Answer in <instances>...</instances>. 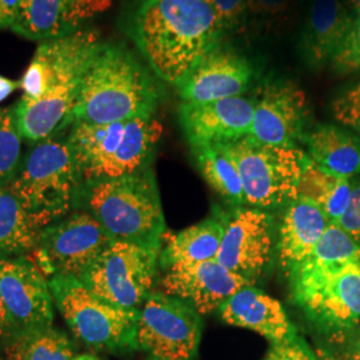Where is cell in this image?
Listing matches in <instances>:
<instances>
[{
    "label": "cell",
    "instance_id": "25",
    "mask_svg": "<svg viewBox=\"0 0 360 360\" xmlns=\"http://www.w3.org/2000/svg\"><path fill=\"white\" fill-rule=\"evenodd\" d=\"M351 188L348 178L330 172L309 159L296 186L295 198L315 205L330 221H336L347 207Z\"/></svg>",
    "mask_w": 360,
    "mask_h": 360
},
{
    "label": "cell",
    "instance_id": "17",
    "mask_svg": "<svg viewBox=\"0 0 360 360\" xmlns=\"http://www.w3.org/2000/svg\"><path fill=\"white\" fill-rule=\"evenodd\" d=\"M255 102L242 96L206 103L183 102L179 122L193 150L236 142L250 135Z\"/></svg>",
    "mask_w": 360,
    "mask_h": 360
},
{
    "label": "cell",
    "instance_id": "37",
    "mask_svg": "<svg viewBox=\"0 0 360 360\" xmlns=\"http://www.w3.org/2000/svg\"><path fill=\"white\" fill-rule=\"evenodd\" d=\"M20 1L22 0H0V30L13 26Z\"/></svg>",
    "mask_w": 360,
    "mask_h": 360
},
{
    "label": "cell",
    "instance_id": "39",
    "mask_svg": "<svg viewBox=\"0 0 360 360\" xmlns=\"http://www.w3.org/2000/svg\"><path fill=\"white\" fill-rule=\"evenodd\" d=\"M11 331H13V324H11L8 312H7L4 302H3V296L0 292V338L1 336L6 338Z\"/></svg>",
    "mask_w": 360,
    "mask_h": 360
},
{
    "label": "cell",
    "instance_id": "11",
    "mask_svg": "<svg viewBox=\"0 0 360 360\" xmlns=\"http://www.w3.org/2000/svg\"><path fill=\"white\" fill-rule=\"evenodd\" d=\"M202 315L190 303L151 292L139 309L136 349L155 359L193 360L202 338Z\"/></svg>",
    "mask_w": 360,
    "mask_h": 360
},
{
    "label": "cell",
    "instance_id": "22",
    "mask_svg": "<svg viewBox=\"0 0 360 360\" xmlns=\"http://www.w3.org/2000/svg\"><path fill=\"white\" fill-rule=\"evenodd\" d=\"M330 223L321 208L304 199L287 203L276 242L278 257L287 274L311 255Z\"/></svg>",
    "mask_w": 360,
    "mask_h": 360
},
{
    "label": "cell",
    "instance_id": "3",
    "mask_svg": "<svg viewBox=\"0 0 360 360\" xmlns=\"http://www.w3.org/2000/svg\"><path fill=\"white\" fill-rule=\"evenodd\" d=\"M160 91L126 49L99 43L82 77L70 124H104L154 117Z\"/></svg>",
    "mask_w": 360,
    "mask_h": 360
},
{
    "label": "cell",
    "instance_id": "19",
    "mask_svg": "<svg viewBox=\"0 0 360 360\" xmlns=\"http://www.w3.org/2000/svg\"><path fill=\"white\" fill-rule=\"evenodd\" d=\"M254 68L243 56L219 50L211 52L180 83V98L188 103H206L236 98L250 89Z\"/></svg>",
    "mask_w": 360,
    "mask_h": 360
},
{
    "label": "cell",
    "instance_id": "16",
    "mask_svg": "<svg viewBox=\"0 0 360 360\" xmlns=\"http://www.w3.org/2000/svg\"><path fill=\"white\" fill-rule=\"evenodd\" d=\"M0 292L13 331L52 326L55 302L50 283L27 259L0 257Z\"/></svg>",
    "mask_w": 360,
    "mask_h": 360
},
{
    "label": "cell",
    "instance_id": "28",
    "mask_svg": "<svg viewBox=\"0 0 360 360\" xmlns=\"http://www.w3.org/2000/svg\"><path fill=\"white\" fill-rule=\"evenodd\" d=\"M193 153L199 172L224 200L233 206L245 205L240 174L223 146L202 147Z\"/></svg>",
    "mask_w": 360,
    "mask_h": 360
},
{
    "label": "cell",
    "instance_id": "23",
    "mask_svg": "<svg viewBox=\"0 0 360 360\" xmlns=\"http://www.w3.org/2000/svg\"><path fill=\"white\" fill-rule=\"evenodd\" d=\"M303 142L318 166L348 179L360 174V141L346 129L322 124L306 134Z\"/></svg>",
    "mask_w": 360,
    "mask_h": 360
},
{
    "label": "cell",
    "instance_id": "26",
    "mask_svg": "<svg viewBox=\"0 0 360 360\" xmlns=\"http://www.w3.org/2000/svg\"><path fill=\"white\" fill-rule=\"evenodd\" d=\"M7 360H72L74 346L67 335L53 326L13 330L6 336Z\"/></svg>",
    "mask_w": 360,
    "mask_h": 360
},
{
    "label": "cell",
    "instance_id": "29",
    "mask_svg": "<svg viewBox=\"0 0 360 360\" xmlns=\"http://www.w3.org/2000/svg\"><path fill=\"white\" fill-rule=\"evenodd\" d=\"M359 257L360 245L355 240H352L336 223L331 221L327 230L323 233L321 240L318 242V245H315L311 255L300 266H297L295 270L304 269V267L334 264V263L347 262Z\"/></svg>",
    "mask_w": 360,
    "mask_h": 360
},
{
    "label": "cell",
    "instance_id": "13",
    "mask_svg": "<svg viewBox=\"0 0 360 360\" xmlns=\"http://www.w3.org/2000/svg\"><path fill=\"white\" fill-rule=\"evenodd\" d=\"M275 250L274 220L254 207L236 208L227 221L217 262L252 282L269 267Z\"/></svg>",
    "mask_w": 360,
    "mask_h": 360
},
{
    "label": "cell",
    "instance_id": "8",
    "mask_svg": "<svg viewBox=\"0 0 360 360\" xmlns=\"http://www.w3.org/2000/svg\"><path fill=\"white\" fill-rule=\"evenodd\" d=\"M49 283L56 307L80 342L98 349H136L139 309L105 302L75 276L52 275Z\"/></svg>",
    "mask_w": 360,
    "mask_h": 360
},
{
    "label": "cell",
    "instance_id": "40",
    "mask_svg": "<svg viewBox=\"0 0 360 360\" xmlns=\"http://www.w3.org/2000/svg\"><path fill=\"white\" fill-rule=\"evenodd\" d=\"M347 356L351 360H360V326L352 333Z\"/></svg>",
    "mask_w": 360,
    "mask_h": 360
},
{
    "label": "cell",
    "instance_id": "21",
    "mask_svg": "<svg viewBox=\"0 0 360 360\" xmlns=\"http://www.w3.org/2000/svg\"><path fill=\"white\" fill-rule=\"evenodd\" d=\"M355 18L342 0H314L300 40L302 56L309 67L328 65L346 38Z\"/></svg>",
    "mask_w": 360,
    "mask_h": 360
},
{
    "label": "cell",
    "instance_id": "24",
    "mask_svg": "<svg viewBox=\"0 0 360 360\" xmlns=\"http://www.w3.org/2000/svg\"><path fill=\"white\" fill-rule=\"evenodd\" d=\"M224 229L226 226L218 219L210 218L186 230L171 233L160 250L159 267L165 270L178 263H198L215 259Z\"/></svg>",
    "mask_w": 360,
    "mask_h": 360
},
{
    "label": "cell",
    "instance_id": "4",
    "mask_svg": "<svg viewBox=\"0 0 360 360\" xmlns=\"http://www.w3.org/2000/svg\"><path fill=\"white\" fill-rule=\"evenodd\" d=\"M163 127L154 117L104 124L75 123L67 143L84 183L115 179L150 167Z\"/></svg>",
    "mask_w": 360,
    "mask_h": 360
},
{
    "label": "cell",
    "instance_id": "14",
    "mask_svg": "<svg viewBox=\"0 0 360 360\" xmlns=\"http://www.w3.org/2000/svg\"><path fill=\"white\" fill-rule=\"evenodd\" d=\"M163 271L162 292L186 300L200 315L218 311L229 297L254 283L251 279L223 267L217 259L178 263Z\"/></svg>",
    "mask_w": 360,
    "mask_h": 360
},
{
    "label": "cell",
    "instance_id": "44",
    "mask_svg": "<svg viewBox=\"0 0 360 360\" xmlns=\"http://www.w3.org/2000/svg\"><path fill=\"white\" fill-rule=\"evenodd\" d=\"M340 360H351V359H349V358H348V356H346V358H343V359H340Z\"/></svg>",
    "mask_w": 360,
    "mask_h": 360
},
{
    "label": "cell",
    "instance_id": "15",
    "mask_svg": "<svg viewBox=\"0 0 360 360\" xmlns=\"http://www.w3.org/2000/svg\"><path fill=\"white\" fill-rule=\"evenodd\" d=\"M307 115L306 94L295 83H267L255 102L248 136L270 146L297 147L306 135Z\"/></svg>",
    "mask_w": 360,
    "mask_h": 360
},
{
    "label": "cell",
    "instance_id": "1",
    "mask_svg": "<svg viewBox=\"0 0 360 360\" xmlns=\"http://www.w3.org/2000/svg\"><path fill=\"white\" fill-rule=\"evenodd\" d=\"M101 40L96 31L77 30L39 44L20 80L23 99L13 108L23 139H50L70 124L86 67Z\"/></svg>",
    "mask_w": 360,
    "mask_h": 360
},
{
    "label": "cell",
    "instance_id": "38",
    "mask_svg": "<svg viewBox=\"0 0 360 360\" xmlns=\"http://www.w3.org/2000/svg\"><path fill=\"white\" fill-rule=\"evenodd\" d=\"M20 89V82H15L8 77H1L0 75V103L6 101L13 91Z\"/></svg>",
    "mask_w": 360,
    "mask_h": 360
},
{
    "label": "cell",
    "instance_id": "32",
    "mask_svg": "<svg viewBox=\"0 0 360 360\" xmlns=\"http://www.w3.org/2000/svg\"><path fill=\"white\" fill-rule=\"evenodd\" d=\"M331 107L333 115L340 124L360 135V82L339 94Z\"/></svg>",
    "mask_w": 360,
    "mask_h": 360
},
{
    "label": "cell",
    "instance_id": "33",
    "mask_svg": "<svg viewBox=\"0 0 360 360\" xmlns=\"http://www.w3.org/2000/svg\"><path fill=\"white\" fill-rule=\"evenodd\" d=\"M263 360H318L309 343L299 335L272 345Z\"/></svg>",
    "mask_w": 360,
    "mask_h": 360
},
{
    "label": "cell",
    "instance_id": "41",
    "mask_svg": "<svg viewBox=\"0 0 360 360\" xmlns=\"http://www.w3.org/2000/svg\"><path fill=\"white\" fill-rule=\"evenodd\" d=\"M352 11L356 13V16H360V0H348Z\"/></svg>",
    "mask_w": 360,
    "mask_h": 360
},
{
    "label": "cell",
    "instance_id": "36",
    "mask_svg": "<svg viewBox=\"0 0 360 360\" xmlns=\"http://www.w3.org/2000/svg\"><path fill=\"white\" fill-rule=\"evenodd\" d=\"M290 6L291 0H247V10L264 18L281 16L290 10Z\"/></svg>",
    "mask_w": 360,
    "mask_h": 360
},
{
    "label": "cell",
    "instance_id": "7",
    "mask_svg": "<svg viewBox=\"0 0 360 360\" xmlns=\"http://www.w3.org/2000/svg\"><path fill=\"white\" fill-rule=\"evenodd\" d=\"M292 296L322 333L345 336L360 326V257L297 269L290 275Z\"/></svg>",
    "mask_w": 360,
    "mask_h": 360
},
{
    "label": "cell",
    "instance_id": "34",
    "mask_svg": "<svg viewBox=\"0 0 360 360\" xmlns=\"http://www.w3.org/2000/svg\"><path fill=\"white\" fill-rule=\"evenodd\" d=\"M334 223L360 245V181L352 186L347 207Z\"/></svg>",
    "mask_w": 360,
    "mask_h": 360
},
{
    "label": "cell",
    "instance_id": "9",
    "mask_svg": "<svg viewBox=\"0 0 360 360\" xmlns=\"http://www.w3.org/2000/svg\"><path fill=\"white\" fill-rule=\"evenodd\" d=\"M223 147L240 174L247 206L266 211L295 199L296 186L309 159L303 150L270 146L250 136Z\"/></svg>",
    "mask_w": 360,
    "mask_h": 360
},
{
    "label": "cell",
    "instance_id": "5",
    "mask_svg": "<svg viewBox=\"0 0 360 360\" xmlns=\"http://www.w3.org/2000/svg\"><path fill=\"white\" fill-rule=\"evenodd\" d=\"M80 195L91 215L112 239L162 245L166 221L151 168L115 179L84 183Z\"/></svg>",
    "mask_w": 360,
    "mask_h": 360
},
{
    "label": "cell",
    "instance_id": "2",
    "mask_svg": "<svg viewBox=\"0 0 360 360\" xmlns=\"http://www.w3.org/2000/svg\"><path fill=\"white\" fill-rule=\"evenodd\" d=\"M223 32L210 0H146L132 22L143 58L156 77L176 89L218 49Z\"/></svg>",
    "mask_w": 360,
    "mask_h": 360
},
{
    "label": "cell",
    "instance_id": "30",
    "mask_svg": "<svg viewBox=\"0 0 360 360\" xmlns=\"http://www.w3.org/2000/svg\"><path fill=\"white\" fill-rule=\"evenodd\" d=\"M22 139L13 110L0 108V187H7L19 169Z\"/></svg>",
    "mask_w": 360,
    "mask_h": 360
},
{
    "label": "cell",
    "instance_id": "35",
    "mask_svg": "<svg viewBox=\"0 0 360 360\" xmlns=\"http://www.w3.org/2000/svg\"><path fill=\"white\" fill-rule=\"evenodd\" d=\"M210 3L224 30L236 26L247 10V0H210Z\"/></svg>",
    "mask_w": 360,
    "mask_h": 360
},
{
    "label": "cell",
    "instance_id": "31",
    "mask_svg": "<svg viewBox=\"0 0 360 360\" xmlns=\"http://www.w3.org/2000/svg\"><path fill=\"white\" fill-rule=\"evenodd\" d=\"M330 65L339 75L360 72V16L355 18Z\"/></svg>",
    "mask_w": 360,
    "mask_h": 360
},
{
    "label": "cell",
    "instance_id": "12",
    "mask_svg": "<svg viewBox=\"0 0 360 360\" xmlns=\"http://www.w3.org/2000/svg\"><path fill=\"white\" fill-rule=\"evenodd\" d=\"M112 240L90 212H77L43 229L37 245L46 270L79 279Z\"/></svg>",
    "mask_w": 360,
    "mask_h": 360
},
{
    "label": "cell",
    "instance_id": "43",
    "mask_svg": "<svg viewBox=\"0 0 360 360\" xmlns=\"http://www.w3.org/2000/svg\"><path fill=\"white\" fill-rule=\"evenodd\" d=\"M147 360H159V359H155V358H153V356H150V358H148V359Z\"/></svg>",
    "mask_w": 360,
    "mask_h": 360
},
{
    "label": "cell",
    "instance_id": "10",
    "mask_svg": "<svg viewBox=\"0 0 360 360\" xmlns=\"http://www.w3.org/2000/svg\"><path fill=\"white\" fill-rule=\"evenodd\" d=\"M162 245L114 239L79 281L117 307L139 309L151 294Z\"/></svg>",
    "mask_w": 360,
    "mask_h": 360
},
{
    "label": "cell",
    "instance_id": "42",
    "mask_svg": "<svg viewBox=\"0 0 360 360\" xmlns=\"http://www.w3.org/2000/svg\"><path fill=\"white\" fill-rule=\"evenodd\" d=\"M72 360H101L98 359L96 356H94V355H79V356H77V358H74Z\"/></svg>",
    "mask_w": 360,
    "mask_h": 360
},
{
    "label": "cell",
    "instance_id": "6",
    "mask_svg": "<svg viewBox=\"0 0 360 360\" xmlns=\"http://www.w3.org/2000/svg\"><path fill=\"white\" fill-rule=\"evenodd\" d=\"M83 184L70 144L50 138L30 150L7 187L41 231L63 219L77 202Z\"/></svg>",
    "mask_w": 360,
    "mask_h": 360
},
{
    "label": "cell",
    "instance_id": "18",
    "mask_svg": "<svg viewBox=\"0 0 360 360\" xmlns=\"http://www.w3.org/2000/svg\"><path fill=\"white\" fill-rule=\"evenodd\" d=\"M111 4L112 0H22L11 30L32 40L60 38L105 13Z\"/></svg>",
    "mask_w": 360,
    "mask_h": 360
},
{
    "label": "cell",
    "instance_id": "27",
    "mask_svg": "<svg viewBox=\"0 0 360 360\" xmlns=\"http://www.w3.org/2000/svg\"><path fill=\"white\" fill-rule=\"evenodd\" d=\"M39 230L22 202L0 187V257L19 255L38 245Z\"/></svg>",
    "mask_w": 360,
    "mask_h": 360
},
{
    "label": "cell",
    "instance_id": "20",
    "mask_svg": "<svg viewBox=\"0 0 360 360\" xmlns=\"http://www.w3.org/2000/svg\"><path fill=\"white\" fill-rule=\"evenodd\" d=\"M218 312L223 323L262 335L271 346L297 334L283 304L251 285L229 297Z\"/></svg>",
    "mask_w": 360,
    "mask_h": 360
}]
</instances>
